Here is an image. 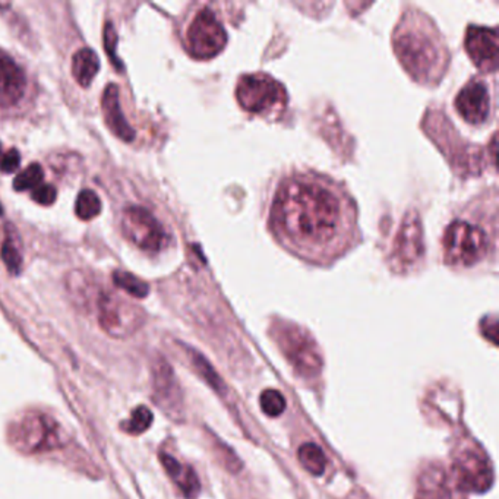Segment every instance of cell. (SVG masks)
<instances>
[{
  "mask_svg": "<svg viewBox=\"0 0 499 499\" xmlns=\"http://www.w3.org/2000/svg\"><path fill=\"white\" fill-rule=\"evenodd\" d=\"M152 398L155 405L159 406L171 419L181 422L185 415L183 407V396L181 386L174 375L173 367L167 360L159 359L152 363Z\"/></svg>",
  "mask_w": 499,
  "mask_h": 499,
  "instance_id": "30bf717a",
  "label": "cell"
},
{
  "mask_svg": "<svg viewBox=\"0 0 499 499\" xmlns=\"http://www.w3.org/2000/svg\"><path fill=\"white\" fill-rule=\"evenodd\" d=\"M460 488L473 494H484L494 484V470L488 458L475 450H465L455 462Z\"/></svg>",
  "mask_w": 499,
  "mask_h": 499,
  "instance_id": "8fae6325",
  "label": "cell"
},
{
  "mask_svg": "<svg viewBox=\"0 0 499 499\" xmlns=\"http://www.w3.org/2000/svg\"><path fill=\"white\" fill-rule=\"evenodd\" d=\"M2 214H4V209H2V205H0V216H2Z\"/></svg>",
  "mask_w": 499,
  "mask_h": 499,
  "instance_id": "f546056e",
  "label": "cell"
},
{
  "mask_svg": "<svg viewBox=\"0 0 499 499\" xmlns=\"http://www.w3.org/2000/svg\"><path fill=\"white\" fill-rule=\"evenodd\" d=\"M160 462L166 470L167 475L174 484H178L179 489L183 492V495L188 499H195L200 495L201 484L197 473L191 465H181L179 460L167 453H160Z\"/></svg>",
  "mask_w": 499,
  "mask_h": 499,
  "instance_id": "e0dca14e",
  "label": "cell"
},
{
  "mask_svg": "<svg viewBox=\"0 0 499 499\" xmlns=\"http://www.w3.org/2000/svg\"><path fill=\"white\" fill-rule=\"evenodd\" d=\"M27 88L23 69L9 54L0 52V109H8L21 102Z\"/></svg>",
  "mask_w": 499,
  "mask_h": 499,
  "instance_id": "9a60e30c",
  "label": "cell"
},
{
  "mask_svg": "<svg viewBox=\"0 0 499 499\" xmlns=\"http://www.w3.org/2000/svg\"><path fill=\"white\" fill-rule=\"evenodd\" d=\"M102 110L107 128L113 135L121 138L123 142H132L135 140V129L129 125L121 106L118 85L110 83L104 88L102 97Z\"/></svg>",
  "mask_w": 499,
  "mask_h": 499,
  "instance_id": "2e32d148",
  "label": "cell"
},
{
  "mask_svg": "<svg viewBox=\"0 0 499 499\" xmlns=\"http://www.w3.org/2000/svg\"><path fill=\"white\" fill-rule=\"evenodd\" d=\"M113 283L116 288L126 291L128 295L136 298V299H142L150 291V288L144 280H141L131 272L122 271V269L113 272Z\"/></svg>",
  "mask_w": 499,
  "mask_h": 499,
  "instance_id": "7402d4cb",
  "label": "cell"
},
{
  "mask_svg": "<svg viewBox=\"0 0 499 499\" xmlns=\"http://www.w3.org/2000/svg\"><path fill=\"white\" fill-rule=\"evenodd\" d=\"M276 341L286 359L302 378H315L321 374L324 360L314 337L295 324L276 326Z\"/></svg>",
  "mask_w": 499,
  "mask_h": 499,
  "instance_id": "5b68a950",
  "label": "cell"
},
{
  "mask_svg": "<svg viewBox=\"0 0 499 499\" xmlns=\"http://www.w3.org/2000/svg\"><path fill=\"white\" fill-rule=\"evenodd\" d=\"M116 44H118V35H116V31H114L113 25L112 23H107L106 27H104V45H106V54L110 56V61L113 62L116 68H123L122 66L121 61H119L118 56H116Z\"/></svg>",
  "mask_w": 499,
  "mask_h": 499,
  "instance_id": "4316f807",
  "label": "cell"
},
{
  "mask_svg": "<svg viewBox=\"0 0 499 499\" xmlns=\"http://www.w3.org/2000/svg\"><path fill=\"white\" fill-rule=\"evenodd\" d=\"M31 198L34 202H37L38 205H47L54 204V201L57 198V191L54 185H40L33 190L31 192Z\"/></svg>",
  "mask_w": 499,
  "mask_h": 499,
  "instance_id": "83f0119b",
  "label": "cell"
},
{
  "mask_svg": "<svg viewBox=\"0 0 499 499\" xmlns=\"http://www.w3.org/2000/svg\"><path fill=\"white\" fill-rule=\"evenodd\" d=\"M19 164H21V155H19L18 150L12 148L9 152H5L0 159V171L9 174L18 171Z\"/></svg>",
  "mask_w": 499,
  "mask_h": 499,
  "instance_id": "f1b7e54d",
  "label": "cell"
},
{
  "mask_svg": "<svg viewBox=\"0 0 499 499\" xmlns=\"http://www.w3.org/2000/svg\"><path fill=\"white\" fill-rule=\"evenodd\" d=\"M100 212H102V201L99 195L94 191H81L75 202L76 217L83 221H90L99 216Z\"/></svg>",
  "mask_w": 499,
  "mask_h": 499,
  "instance_id": "44dd1931",
  "label": "cell"
},
{
  "mask_svg": "<svg viewBox=\"0 0 499 499\" xmlns=\"http://www.w3.org/2000/svg\"><path fill=\"white\" fill-rule=\"evenodd\" d=\"M121 229L129 242L150 254L163 250L167 242L163 224L150 210L140 205H131L125 209L122 214Z\"/></svg>",
  "mask_w": 499,
  "mask_h": 499,
  "instance_id": "9c48e42d",
  "label": "cell"
},
{
  "mask_svg": "<svg viewBox=\"0 0 499 499\" xmlns=\"http://www.w3.org/2000/svg\"><path fill=\"white\" fill-rule=\"evenodd\" d=\"M465 52L473 64L484 73H494L498 64V34L495 30L479 25L467 28Z\"/></svg>",
  "mask_w": 499,
  "mask_h": 499,
  "instance_id": "4fadbf2b",
  "label": "cell"
},
{
  "mask_svg": "<svg viewBox=\"0 0 499 499\" xmlns=\"http://www.w3.org/2000/svg\"><path fill=\"white\" fill-rule=\"evenodd\" d=\"M444 258L454 269H470L488 257L489 235L481 224L470 220H454L443 239Z\"/></svg>",
  "mask_w": 499,
  "mask_h": 499,
  "instance_id": "3957f363",
  "label": "cell"
},
{
  "mask_svg": "<svg viewBox=\"0 0 499 499\" xmlns=\"http://www.w3.org/2000/svg\"><path fill=\"white\" fill-rule=\"evenodd\" d=\"M259 405L267 416H281L286 410V398L280 391L269 388V390L262 391Z\"/></svg>",
  "mask_w": 499,
  "mask_h": 499,
  "instance_id": "d4e9b609",
  "label": "cell"
},
{
  "mask_svg": "<svg viewBox=\"0 0 499 499\" xmlns=\"http://www.w3.org/2000/svg\"><path fill=\"white\" fill-rule=\"evenodd\" d=\"M12 444L23 453H44L64 445L59 425L42 413H28L11 429Z\"/></svg>",
  "mask_w": 499,
  "mask_h": 499,
  "instance_id": "ba28073f",
  "label": "cell"
},
{
  "mask_svg": "<svg viewBox=\"0 0 499 499\" xmlns=\"http://www.w3.org/2000/svg\"><path fill=\"white\" fill-rule=\"evenodd\" d=\"M455 110L470 125H484L491 116L492 110L488 85L479 80L465 83L455 97Z\"/></svg>",
  "mask_w": 499,
  "mask_h": 499,
  "instance_id": "7c38bea8",
  "label": "cell"
},
{
  "mask_svg": "<svg viewBox=\"0 0 499 499\" xmlns=\"http://www.w3.org/2000/svg\"><path fill=\"white\" fill-rule=\"evenodd\" d=\"M236 100L248 113L261 118H276L288 106V91L269 73H246L239 78Z\"/></svg>",
  "mask_w": 499,
  "mask_h": 499,
  "instance_id": "277c9868",
  "label": "cell"
},
{
  "mask_svg": "<svg viewBox=\"0 0 499 499\" xmlns=\"http://www.w3.org/2000/svg\"><path fill=\"white\" fill-rule=\"evenodd\" d=\"M43 179H44V171L43 167L38 163L30 164L25 171L16 176L14 181V190L16 192H24V191H33L37 186L42 185Z\"/></svg>",
  "mask_w": 499,
  "mask_h": 499,
  "instance_id": "cb8c5ba5",
  "label": "cell"
},
{
  "mask_svg": "<svg viewBox=\"0 0 499 499\" xmlns=\"http://www.w3.org/2000/svg\"><path fill=\"white\" fill-rule=\"evenodd\" d=\"M394 50L410 75L420 83H436L448 64V50L431 19L420 11L403 16L394 31Z\"/></svg>",
  "mask_w": 499,
  "mask_h": 499,
  "instance_id": "7a4b0ae2",
  "label": "cell"
},
{
  "mask_svg": "<svg viewBox=\"0 0 499 499\" xmlns=\"http://www.w3.org/2000/svg\"><path fill=\"white\" fill-rule=\"evenodd\" d=\"M188 356H190L191 362H192V367L197 369L198 374L204 378V381L211 386L212 390H216L217 394H224L226 384H224L221 377L214 371L211 363L205 360L204 356L195 352L192 348H188Z\"/></svg>",
  "mask_w": 499,
  "mask_h": 499,
  "instance_id": "ffe728a7",
  "label": "cell"
},
{
  "mask_svg": "<svg viewBox=\"0 0 499 499\" xmlns=\"http://www.w3.org/2000/svg\"><path fill=\"white\" fill-rule=\"evenodd\" d=\"M2 259L5 265L8 267L11 274H19L23 269V257L16 248L15 243L12 242L11 239H6L2 245Z\"/></svg>",
  "mask_w": 499,
  "mask_h": 499,
  "instance_id": "484cf974",
  "label": "cell"
},
{
  "mask_svg": "<svg viewBox=\"0 0 499 499\" xmlns=\"http://www.w3.org/2000/svg\"><path fill=\"white\" fill-rule=\"evenodd\" d=\"M298 458L303 469L312 476H322L326 472L327 458L321 446L314 443L303 444L298 451Z\"/></svg>",
  "mask_w": 499,
  "mask_h": 499,
  "instance_id": "d6986e66",
  "label": "cell"
},
{
  "mask_svg": "<svg viewBox=\"0 0 499 499\" xmlns=\"http://www.w3.org/2000/svg\"><path fill=\"white\" fill-rule=\"evenodd\" d=\"M100 59L94 50L83 49L78 50L73 57V75L76 83L81 87H90V83L94 80L95 75L99 73Z\"/></svg>",
  "mask_w": 499,
  "mask_h": 499,
  "instance_id": "ac0fdd59",
  "label": "cell"
},
{
  "mask_svg": "<svg viewBox=\"0 0 499 499\" xmlns=\"http://www.w3.org/2000/svg\"><path fill=\"white\" fill-rule=\"evenodd\" d=\"M269 230L302 261L329 265L359 240L357 209L341 181L314 171H295L277 188Z\"/></svg>",
  "mask_w": 499,
  "mask_h": 499,
  "instance_id": "6da1fadb",
  "label": "cell"
},
{
  "mask_svg": "<svg viewBox=\"0 0 499 499\" xmlns=\"http://www.w3.org/2000/svg\"><path fill=\"white\" fill-rule=\"evenodd\" d=\"M227 44V31L216 12L202 8L193 15L186 28V52L198 61L219 56Z\"/></svg>",
  "mask_w": 499,
  "mask_h": 499,
  "instance_id": "8992f818",
  "label": "cell"
},
{
  "mask_svg": "<svg viewBox=\"0 0 499 499\" xmlns=\"http://www.w3.org/2000/svg\"><path fill=\"white\" fill-rule=\"evenodd\" d=\"M424 243H422V229L420 221L415 214L405 219V223L398 231L397 242L394 246L393 258L396 265L406 269L422 257Z\"/></svg>",
  "mask_w": 499,
  "mask_h": 499,
  "instance_id": "5bb4252c",
  "label": "cell"
},
{
  "mask_svg": "<svg viewBox=\"0 0 499 499\" xmlns=\"http://www.w3.org/2000/svg\"><path fill=\"white\" fill-rule=\"evenodd\" d=\"M152 410L145 407V406H140L133 410L132 415L126 420L125 424L122 425V429L128 432L131 435H141L144 434L145 431L150 429V426L152 425Z\"/></svg>",
  "mask_w": 499,
  "mask_h": 499,
  "instance_id": "603a6c76",
  "label": "cell"
},
{
  "mask_svg": "<svg viewBox=\"0 0 499 499\" xmlns=\"http://www.w3.org/2000/svg\"><path fill=\"white\" fill-rule=\"evenodd\" d=\"M97 317L104 333L128 338L144 326V310L113 291H103L97 299Z\"/></svg>",
  "mask_w": 499,
  "mask_h": 499,
  "instance_id": "52a82bcc",
  "label": "cell"
},
{
  "mask_svg": "<svg viewBox=\"0 0 499 499\" xmlns=\"http://www.w3.org/2000/svg\"><path fill=\"white\" fill-rule=\"evenodd\" d=\"M0 152H2V147H0Z\"/></svg>",
  "mask_w": 499,
  "mask_h": 499,
  "instance_id": "4dcf8cb0",
  "label": "cell"
}]
</instances>
